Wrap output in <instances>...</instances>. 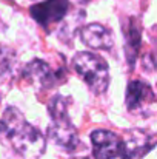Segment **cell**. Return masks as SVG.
Here are the masks:
<instances>
[{
  "instance_id": "6da1fadb",
  "label": "cell",
  "mask_w": 157,
  "mask_h": 159,
  "mask_svg": "<svg viewBox=\"0 0 157 159\" xmlns=\"http://www.w3.org/2000/svg\"><path fill=\"white\" fill-rule=\"evenodd\" d=\"M0 138L9 141L15 153L25 159H37L45 152L43 134L28 124L17 108H6L0 119Z\"/></svg>"
},
{
  "instance_id": "5b68a950",
  "label": "cell",
  "mask_w": 157,
  "mask_h": 159,
  "mask_svg": "<svg viewBox=\"0 0 157 159\" xmlns=\"http://www.w3.org/2000/svg\"><path fill=\"white\" fill-rule=\"evenodd\" d=\"M93 156L94 159H114L120 156L122 141L120 138L108 130H96L91 133Z\"/></svg>"
},
{
  "instance_id": "3957f363",
  "label": "cell",
  "mask_w": 157,
  "mask_h": 159,
  "mask_svg": "<svg viewBox=\"0 0 157 159\" xmlns=\"http://www.w3.org/2000/svg\"><path fill=\"white\" fill-rule=\"evenodd\" d=\"M72 66L93 93L100 94L106 90L109 84V70L100 56L88 51L79 53L72 59Z\"/></svg>"
},
{
  "instance_id": "7a4b0ae2",
  "label": "cell",
  "mask_w": 157,
  "mask_h": 159,
  "mask_svg": "<svg viewBox=\"0 0 157 159\" xmlns=\"http://www.w3.org/2000/svg\"><path fill=\"white\" fill-rule=\"evenodd\" d=\"M48 110L52 119V125L48 131L50 138L59 147L74 150L79 145V138L68 116V99L63 96H54L48 104Z\"/></svg>"
},
{
  "instance_id": "8992f818",
  "label": "cell",
  "mask_w": 157,
  "mask_h": 159,
  "mask_svg": "<svg viewBox=\"0 0 157 159\" xmlns=\"http://www.w3.org/2000/svg\"><path fill=\"white\" fill-rule=\"evenodd\" d=\"M69 9L68 0H45L31 8L33 19L42 26H50L62 20Z\"/></svg>"
},
{
  "instance_id": "9c48e42d",
  "label": "cell",
  "mask_w": 157,
  "mask_h": 159,
  "mask_svg": "<svg viewBox=\"0 0 157 159\" xmlns=\"http://www.w3.org/2000/svg\"><path fill=\"white\" fill-rule=\"evenodd\" d=\"M23 77L28 79L33 84H39L42 87H51L57 82L55 73H52L51 68L43 60H33L29 62L23 70Z\"/></svg>"
},
{
  "instance_id": "8fae6325",
  "label": "cell",
  "mask_w": 157,
  "mask_h": 159,
  "mask_svg": "<svg viewBox=\"0 0 157 159\" xmlns=\"http://www.w3.org/2000/svg\"><path fill=\"white\" fill-rule=\"evenodd\" d=\"M71 159H88V158H83V156H80V158H71Z\"/></svg>"
},
{
  "instance_id": "ba28073f",
  "label": "cell",
  "mask_w": 157,
  "mask_h": 159,
  "mask_svg": "<svg viewBox=\"0 0 157 159\" xmlns=\"http://www.w3.org/2000/svg\"><path fill=\"white\" fill-rule=\"evenodd\" d=\"M80 37L83 43L93 50H109L112 48V34L108 28H105L99 23H91L83 26L80 31Z\"/></svg>"
},
{
  "instance_id": "52a82bcc",
  "label": "cell",
  "mask_w": 157,
  "mask_h": 159,
  "mask_svg": "<svg viewBox=\"0 0 157 159\" xmlns=\"http://www.w3.org/2000/svg\"><path fill=\"white\" fill-rule=\"evenodd\" d=\"M154 93L150 88V85H146L142 80H133L128 84V90H126V107L131 113H137V111H145L148 110V107L154 104Z\"/></svg>"
},
{
  "instance_id": "277c9868",
  "label": "cell",
  "mask_w": 157,
  "mask_h": 159,
  "mask_svg": "<svg viewBox=\"0 0 157 159\" xmlns=\"http://www.w3.org/2000/svg\"><path fill=\"white\" fill-rule=\"evenodd\" d=\"M157 144V136L148 134L145 131L134 130L128 138L122 141L120 158L122 159H140L145 156Z\"/></svg>"
},
{
  "instance_id": "30bf717a",
  "label": "cell",
  "mask_w": 157,
  "mask_h": 159,
  "mask_svg": "<svg viewBox=\"0 0 157 159\" xmlns=\"http://www.w3.org/2000/svg\"><path fill=\"white\" fill-rule=\"evenodd\" d=\"M15 66V54L6 47H0V84L12 76Z\"/></svg>"
}]
</instances>
